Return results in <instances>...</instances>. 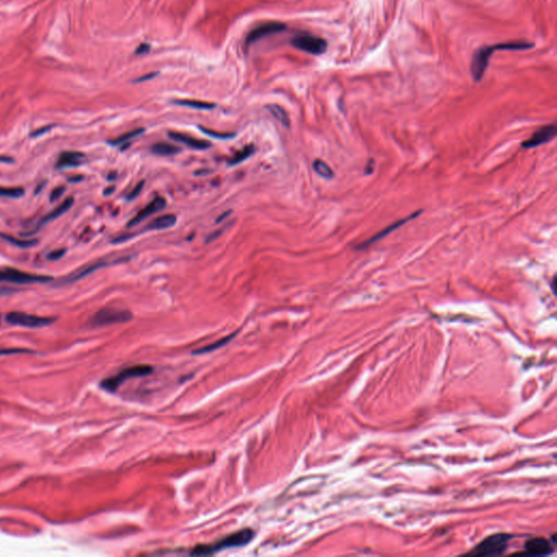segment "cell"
<instances>
[{"label": "cell", "instance_id": "cell-1", "mask_svg": "<svg viewBox=\"0 0 557 557\" xmlns=\"http://www.w3.org/2000/svg\"><path fill=\"white\" fill-rule=\"evenodd\" d=\"M532 47H533V43L519 40V42L499 43L492 46H484V47L479 48L476 51V54L473 55L472 62L470 66L473 80L476 82L481 81L489 65V60L496 50H527Z\"/></svg>", "mask_w": 557, "mask_h": 557}, {"label": "cell", "instance_id": "cell-2", "mask_svg": "<svg viewBox=\"0 0 557 557\" xmlns=\"http://www.w3.org/2000/svg\"><path fill=\"white\" fill-rule=\"evenodd\" d=\"M255 532L251 529H243L237 531L232 534L224 536L219 541L211 544H199L196 545L190 551L192 555H213L217 552H220L226 549L242 548L248 544L254 539Z\"/></svg>", "mask_w": 557, "mask_h": 557}, {"label": "cell", "instance_id": "cell-3", "mask_svg": "<svg viewBox=\"0 0 557 557\" xmlns=\"http://www.w3.org/2000/svg\"><path fill=\"white\" fill-rule=\"evenodd\" d=\"M154 371V368L149 365H135L127 367L125 369L121 370L120 372L116 375L109 376L105 380L101 381L100 386L104 390H106L109 393H115L118 389L127 380L135 379V378H142V376H146L151 374Z\"/></svg>", "mask_w": 557, "mask_h": 557}, {"label": "cell", "instance_id": "cell-4", "mask_svg": "<svg viewBox=\"0 0 557 557\" xmlns=\"http://www.w3.org/2000/svg\"><path fill=\"white\" fill-rule=\"evenodd\" d=\"M513 535L506 533H497L488 536L480 544H478L469 555L476 556H491V555H501L506 551L508 542Z\"/></svg>", "mask_w": 557, "mask_h": 557}, {"label": "cell", "instance_id": "cell-5", "mask_svg": "<svg viewBox=\"0 0 557 557\" xmlns=\"http://www.w3.org/2000/svg\"><path fill=\"white\" fill-rule=\"evenodd\" d=\"M51 280L53 278L49 276L25 272L11 267L0 268V282L14 283V284H34V283H47Z\"/></svg>", "mask_w": 557, "mask_h": 557}, {"label": "cell", "instance_id": "cell-6", "mask_svg": "<svg viewBox=\"0 0 557 557\" xmlns=\"http://www.w3.org/2000/svg\"><path fill=\"white\" fill-rule=\"evenodd\" d=\"M133 319V313L126 309L104 308L97 311L91 319L93 327H105L116 323H125Z\"/></svg>", "mask_w": 557, "mask_h": 557}, {"label": "cell", "instance_id": "cell-7", "mask_svg": "<svg viewBox=\"0 0 557 557\" xmlns=\"http://www.w3.org/2000/svg\"><path fill=\"white\" fill-rule=\"evenodd\" d=\"M294 47L305 53L314 56L322 55L328 49V43L326 39L309 33H298L291 40Z\"/></svg>", "mask_w": 557, "mask_h": 557}, {"label": "cell", "instance_id": "cell-8", "mask_svg": "<svg viewBox=\"0 0 557 557\" xmlns=\"http://www.w3.org/2000/svg\"><path fill=\"white\" fill-rule=\"evenodd\" d=\"M6 320L9 323L14 324V326H20L24 328H43L54 323L56 319L51 317L34 316V314L20 312V311H12L7 314Z\"/></svg>", "mask_w": 557, "mask_h": 557}, {"label": "cell", "instance_id": "cell-9", "mask_svg": "<svg viewBox=\"0 0 557 557\" xmlns=\"http://www.w3.org/2000/svg\"><path fill=\"white\" fill-rule=\"evenodd\" d=\"M285 30H286V25L281 22H268L266 24H262L260 27L252 30L248 34V36H247L246 38V45L250 46L251 44L257 42V40L267 37V36L272 34L283 32V31Z\"/></svg>", "mask_w": 557, "mask_h": 557}, {"label": "cell", "instance_id": "cell-10", "mask_svg": "<svg viewBox=\"0 0 557 557\" xmlns=\"http://www.w3.org/2000/svg\"><path fill=\"white\" fill-rule=\"evenodd\" d=\"M557 134V127L555 124H549L543 127L539 128L532 136H531L527 141L522 143V147L524 148H534L540 145H543L545 143L551 142Z\"/></svg>", "mask_w": 557, "mask_h": 557}, {"label": "cell", "instance_id": "cell-11", "mask_svg": "<svg viewBox=\"0 0 557 557\" xmlns=\"http://www.w3.org/2000/svg\"><path fill=\"white\" fill-rule=\"evenodd\" d=\"M166 204H167L166 199L161 197V196H158V197L154 198L152 202L146 206L145 208L139 210L138 213L135 216H134L130 221H128L127 226H128V228H132V226H135L138 223H141L142 221L147 219L148 217H151L152 215L162 210L164 207H166Z\"/></svg>", "mask_w": 557, "mask_h": 557}, {"label": "cell", "instance_id": "cell-12", "mask_svg": "<svg viewBox=\"0 0 557 557\" xmlns=\"http://www.w3.org/2000/svg\"><path fill=\"white\" fill-rule=\"evenodd\" d=\"M108 265V261L106 260H97L94 262H91V264H87L83 267L79 268V269L69 273L68 276H65L64 278H61L59 281V285H64V284H70V283H73L81 280V278H85L86 276L91 275L94 271L100 269L102 267H106Z\"/></svg>", "mask_w": 557, "mask_h": 557}, {"label": "cell", "instance_id": "cell-13", "mask_svg": "<svg viewBox=\"0 0 557 557\" xmlns=\"http://www.w3.org/2000/svg\"><path fill=\"white\" fill-rule=\"evenodd\" d=\"M420 214H421V210H420V211H416V213H414L411 216H408V217H406V218H404V219H401V220H399V221H396V222H393L392 224H390L389 226H386L385 229H383V230H381L380 232H378V233H376L375 235H373L372 237H370L369 240L365 241L364 243H362V244L358 245V246H356V249H366V248H367V247H369V246H371V245H373L374 243H376V242H379L380 240H382L383 237H385L386 235H389L390 233H392V232H393L394 230L399 229L400 226L404 225L406 222H408V221H410V220H412V219H415L416 217H418Z\"/></svg>", "mask_w": 557, "mask_h": 557}, {"label": "cell", "instance_id": "cell-14", "mask_svg": "<svg viewBox=\"0 0 557 557\" xmlns=\"http://www.w3.org/2000/svg\"><path fill=\"white\" fill-rule=\"evenodd\" d=\"M526 553L528 555L544 556L554 552V546L551 544L550 540L544 538H532L525 543Z\"/></svg>", "mask_w": 557, "mask_h": 557}, {"label": "cell", "instance_id": "cell-15", "mask_svg": "<svg viewBox=\"0 0 557 557\" xmlns=\"http://www.w3.org/2000/svg\"><path fill=\"white\" fill-rule=\"evenodd\" d=\"M169 136L174 139V141L182 143L184 145H186L190 148L197 149V151H204V149H208L211 147L210 142L189 136L187 134H183L179 132H169Z\"/></svg>", "mask_w": 557, "mask_h": 557}, {"label": "cell", "instance_id": "cell-16", "mask_svg": "<svg viewBox=\"0 0 557 557\" xmlns=\"http://www.w3.org/2000/svg\"><path fill=\"white\" fill-rule=\"evenodd\" d=\"M85 158V155L81 152H63L57 160V169H66L72 167H77L82 164Z\"/></svg>", "mask_w": 557, "mask_h": 557}, {"label": "cell", "instance_id": "cell-17", "mask_svg": "<svg viewBox=\"0 0 557 557\" xmlns=\"http://www.w3.org/2000/svg\"><path fill=\"white\" fill-rule=\"evenodd\" d=\"M177 223V216L173 214L163 215L158 217V218L154 219L152 222H149L147 226L143 231H157V230H166Z\"/></svg>", "mask_w": 557, "mask_h": 557}, {"label": "cell", "instance_id": "cell-18", "mask_svg": "<svg viewBox=\"0 0 557 557\" xmlns=\"http://www.w3.org/2000/svg\"><path fill=\"white\" fill-rule=\"evenodd\" d=\"M73 203H74L73 197H68L66 199H64L63 202L58 206V207H56L53 211H50L49 214L46 215L44 218L40 220L39 226L45 224V223H47V222H50V221H53L57 218H59L60 216H62L64 213H66V211H68L72 207Z\"/></svg>", "mask_w": 557, "mask_h": 557}, {"label": "cell", "instance_id": "cell-19", "mask_svg": "<svg viewBox=\"0 0 557 557\" xmlns=\"http://www.w3.org/2000/svg\"><path fill=\"white\" fill-rule=\"evenodd\" d=\"M266 108H267V110L271 113L272 117L275 118L276 120L280 122L283 126H285V127L290 126V124H291L290 117H288L285 109H283L281 106L271 104V105H268Z\"/></svg>", "mask_w": 557, "mask_h": 557}, {"label": "cell", "instance_id": "cell-20", "mask_svg": "<svg viewBox=\"0 0 557 557\" xmlns=\"http://www.w3.org/2000/svg\"><path fill=\"white\" fill-rule=\"evenodd\" d=\"M152 152L158 156H172V155H177L181 152V148L179 146L172 145V144L168 143H157L152 147Z\"/></svg>", "mask_w": 557, "mask_h": 557}, {"label": "cell", "instance_id": "cell-21", "mask_svg": "<svg viewBox=\"0 0 557 557\" xmlns=\"http://www.w3.org/2000/svg\"><path fill=\"white\" fill-rule=\"evenodd\" d=\"M173 104L178 105V106L189 107V108H193V109H198V110H211L216 107V105L211 104V102H206V101H200V100H190V99L173 100Z\"/></svg>", "mask_w": 557, "mask_h": 557}, {"label": "cell", "instance_id": "cell-22", "mask_svg": "<svg viewBox=\"0 0 557 557\" xmlns=\"http://www.w3.org/2000/svg\"><path fill=\"white\" fill-rule=\"evenodd\" d=\"M236 334H237V331L234 332V333L230 334V335H228V337L222 338L221 340H219V341H217V342H215V343H211V344L207 345V346L202 347V348H199V349H197V350H194L193 354H205V353L214 352V350L218 349V348H221L222 346H224V345L228 344L230 341H232V339H233Z\"/></svg>", "mask_w": 557, "mask_h": 557}, {"label": "cell", "instance_id": "cell-23", "mask_svg": "<svg viewBox=\"0 0 557 557\" xmlns=\"http://www.w3.org/2000/svg\"><path fill=\"white\" fill-rule=\"evenodd\" d=\"M312 168L314 170V172L324 179L331 180L334 177V172L331 167H330L327 162L321 160V159H316L312 163Z\"/></svg>", "mask_w": 557, "mask_h": 557}, {"label": "cell", "instance_id": "cell-24", "mask_svg": "<svg viewBox=\"0 0 557 557\" xmlns=\"http://www.w3.org/2000/svg\"><path fill=\"white\" fill-rule=\"evenodd\" d=\"M256 148L254 145H248L246 146L245 148L242 149V151L237 152L233 157L229 159V164L230 166H235V164H239L241 162H243L245 159H247L248 157H250L252 154L255 153Z\"/></svg>", "mask_w": 557, "mask_h": 557}, {"label": "cell", "instance_id": "cell-25", "mask_svg": "<svg viewBox=\"0 0 557 557\" xmlns=\"http://www.w3.org/2000/svg\"><path fill=\"white\" fill-rule=\"evenodd\" d=\"M144 132H145V128H142V127L136 128V130L127 132V133L123 134V135L119 136L115 139H111V141H109V143L111 144V145H121V144H124L127 141H130V139H132L134 137H137L138 135H141V134H143Z\"/></svg>", "mask_w": 557, "mask_h": 557}, {"label": "cell", "instance_id": "cell-26", "mask_svg": "<svg viewBox=\"0 0 557 557\" xmlns=\"http://www.w3.org/2000/svg\"><path fill=\"white\" fill-rule=\"evenodd\" d=\"M0 239H3L4 241L9 242L10 244H12L14 246L22 247V248H25V247H31V246H33L34 244H36V241H34V240H19V239H17V237L8 235V234H3V233H0Z\"/></svg>", "mask_w": 557, "mask_h": 557}, {"label": "cell", "instance_id": "cell-27", "mask_svg": "<svg viewBox=\"0 0 557 557\" xmlns=\"http://www.w3.org/2000/svg\"><path fill=\"white\" fill-rule=\"evenodd\" d=\"M24 189L22 187H4L0 186V197L8 198H20L24 195Z\"/></svg>", "mask_w": 557, "mask_h": 557}, {"label": "cell", "instance_id": "cell-28", "mask_svg": "<svg viewBox=\"0 0 557 557\" xmlns=\"http://www.w3.org/2000/svg\"><path fill=\"white\" fill-rule=\"evenodd\" d=\"M200 130H202L203 133L207 134L209 136H213L215 138H219V139H228V138H232L235 136L234 133H222V132H217L214 130H208V128H205V127H199Z\"/></svg>", "mask_w": 557, "mask_h": 557}, {"label": "cell", "instance_id": "cell-29", "mask_svg": "<svg viewBox=\"0 0 557 557\" xmlns=\"http://www.w3.org/2000/svg\"><path fill=\"white\" fill-rule=\"evenodd\" d=\"M144 184H145V182H144V181L139 182V183L136 185V186L134 187V189L132 190V192L127 195V199H128V200H132V199H134V198H136L137 196H138L139 194H141L142 189H143V187H144Z\"/></svg>", "mask_w": 557, "mask_h": 557}, {"label": "cell", "instance_id": "cell-30", "mask_svg": "<svg viewBox=\"0 0 557 557\" xmlns=\"http://www.w3.org/2000/svg\"><path fill=\"white\" fill-rule=\"evenodd\" d=\"M64 190H65V188H64L63 186L56 187V188L53 190V192H51V194H50V200H51V202H55V200L59 199L60 196L64 193Z\"/></svg>", "mask_w": 557, "mask_h": 557}, {"label": "cell", "instance_id": "cell-31", "mask_svg": "<svg viewBox=\"0 0 557 557\" xmlns=\"http://www.w3.org/2000/svg\"><path fill=\"white\" fill-rule=\"evenodd\" d=\"M64 254H65V249H57V250L49 252L47 258L49 260H57V259H60V258L62 257Z\"/></svg>", "mask_w": 557, "mask_h": 557}, {"label": "cell", "instance_id": "cell-32", "mask_svg": "<svg viewBox=\"0 0 557 557\" xmlns=\"http://www.w3.org/2000/svg\"><path fill=\"white\" fill-rule=\"evenodd\" d=\"M17 353H29L28 349H17V348H9V349H3V348H0V355H10V354H17Z\"/></svg>", "mask_w": 557, "mask_h": 557}, {"label": "cell", "instance_id": "cell-33", "mask_svg": "<svg viewBox=\"0 0 557 557\" xmlns=\"http://www.w3.org/2000/svg\"><path fill=\"white\" fill-rule=\"evenodd\" d=\"M149 50H151V46L146 43H143L141 44L137 47V49L135 50V54L136 55H143V54H147L149 53Z\"/></svg>", "mask_w": 557, "mask_h": 557}, {"label": "cell", "instance_id": "cell-34", "mask_svg": "<svg viewBox=\"0 0 557 557\" xmlns=\"http://www.w3.org/2000/svg\"><path fill=\"white\" fill-rule=\"evenodd\" d=\"M374 166H375L374 160H373V159H370V160H369L368 163H367V166L365 167V174H371V173H372L373 170H374Z\"/></svg>", "mask_w": 557, "mask_h": 557}, {"label": "cell", "instance_id": "cell-35", "mask_svg": "<svg viewBox=\"0 0 557 557\" xmlns=\"http://www.w3.org/2000/svg\"><path fill=\"white\" fill-rule=\"evenodd\" d=\"M156 75H158V72H154V73H149V74H147V75L141 76L138 80H136V82H137V83H139V82H144V81L152 80V79H154V77L156 76Z\"/></svg>", "mask_w": 557, "mask_h": 557}, {"label": "cell", "instance_id": "cell-36", "mask_svg": "<svg viewBox=\"0 0 557 557\" xmlns=\"http://www.w3.org/2000/svg\"><path fill=\"white\" fill-rule=\"evenodd\" d=\"M13 162V159L7 157V156H0V163H11Z\"/></svg>", "mask_w": 557, "mask_h": 557}, {"label": "cell", "instance_id": "cell-37", "mask_svg": "<svg viewBox=\"0 0 557 557\" xmlns=\"http://www.w3.org/2000/svg\"><path fill=\"white\" fill-rule=\"evenodd\" d=\"M230 214H231V211H230V210L225 211V213H223L222 215H221V216L219 217V218H218V219H217V222L220 223V222H221V221H223V220H224V219L226 218V217H229V216H230Z\"/></svg>", "mask_w": 557, "mask_h": 557}, {"label": "cell", "instance_id": "cell-38", "mask_svg": "<svg viewBox=\"0 0 557 557\" xmlns=\"http://www.w3.org/2000/svg\"><path fill=\"white\" fill-rule=\"evenodd\" d=\"M113 190H115V187L111 186L110 188H108L107 190H105V195H109V194H111V193L113 192Z\"/></svg>", "mask_w": 557, "mask_h": 557}, {"label": "cell", "instance_id": "cell-39", "mask_svg": "<svg viewBox=\"0 0 557 557\" xmlns=\"http://www.w3.org/2000/svg\"><path fill=\"white\" fill-rule=\"evenodd\" d=\"M0 318H1V317H0Z\"/></svg>", "mask_w": 557, "mask_h": 557}]
</instances>
